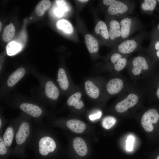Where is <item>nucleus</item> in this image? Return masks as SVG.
Listing matches in <instances>:
<instances>
[{
    "mask_svg": "<svg viewBox=\"0 0 159 159\" xmlns=\"http://www.w3.org/2000/svg\"><path fill=\"white\" fill-rule=\"evenodd\" d=\"M132 65L130 73L135 78L141 77L146 74L150 75L154 72L151 70L146 59L142 56L134 58L132 60Z\"/></svg>",
    "mask_w": 159,
    "mask_h": 159,
    "instance_id": "nucleus-1",
    "label": "nucleus"
},
{
    "mask_svg": "<svg viewBox=\"0 0 159 159\" xmlns=\"http://www.w3.org/2000/svg\"><path fill=\"white\" fill-rule=\"evenodd\" d=\"M56 147L55 142L53 139L48 136H43L38 143V155L42 158L46 159L50 154L54 151Z\"/></svg>",
    "mask_w": 159,
    "mask_h": 159,
    "instance_id": "nucleus-2",
    "label": "nucleus"
},
{
    "mask_svg": "<svg viewBox=\"0 0 159 159\" xmlns=\"http://www.w3.org/2000/svg\"><path fill=\"white\" fill-rule=\"evenodd\" d=\"M159 119V113L154 108L150 109L143 114L141 119V125L144 130L150 132L154 129L153 124L156 123Z\"/></svg>",
    "mask_w": 159,
    "mask_h": 159,
    "instance_id": "nucleus-3",
    "label": "nucleus"
},
{
    "mask_svg": "<svg viewBox=\"0 0 159 159\" xmlns=\"http://www.w3.org/2000/svg\"><path fill=\"white\" fill-rule=\"evenodd\" d=\"M122 100L116 105L115 109L119 113L125 112L130 108L135 106L139 100V95L134 92L128 94Z\"/></svg>",
    "mask_w": 159,
    "mask_h": 159,
    "instance_id": "nucleus-4",
    "label": "nucleus"
},
{
    "mask_svg": "<svg viewBox=\"0 0 159 159\" xmlns=\"http://www.w3.org/2000/svg\"><path fill=\"white\" fill-rule=\"evenodd\" d=\"M30 127L27 122H22L19 125L15 135V140L17 145L20 146L24 144L30 133Z\"/></svg>",
    "mask_w": 159,
    "mask_h": 159,
    "instance_id": "nucleus-5",
    "label": "nucleus"
},
{
    "mask_svg": "<svg viewBox=\"0 0 159 159\" xmlns=\"http://www.w3.org/2000/svg\"><path fill=\"white\" fill-rule=\"evenodd\" d=\"M125 85V82L123 80L120 78H114L110 80L107 83L106 90L110 95H116L123 90Z\"/></svg>",
    "mask_w": 159,
    "mask_h": 159,
    "instance_id": "nucleus-6",
    "label": "nucleus"
},
{
    "mask_svg": "<svg viewBox=\"0 0 159 159\" xmlns=\"http://www.w3.org/2000/svg\"><path fill=\"white\" fill-rule=\"evenodd\" d=\"M20 107L25 113L34 117H39L42 112L40 107L32 104L23 103L20 105Z\"/></svg>",
    "mask_w": 159,
    "mask_h": 159,
    "instance_id": "nucleus-7",
    "label": "nucleus"
},
{
    "mask_svg": "<svg viewBox=\"0 0 159 159\" xmlns=\"http://www.w3.org/2000/svg\"><path fill=\"white\" fill-rule=\"evenodd\" d=\"M150 76L151 77L150 85V96L159 100V72L154 71Z\"/></svg>",
    "mask_w": 159,
    "mask_h": 159,
    "instance_id": "nucleus-8",
    "label": "nucleus"
},
{
    "mask_svg": "<svg viewBox=\"0 0 159 159\" xmlns=\"http://www.w3.org/2000/svg\"><path fill=\"white\" fill-rule=\"evenodd\" d=\"M110 59L111 62L114 64L115 69L117 72L122 70L127 65V59L123 57L120 53L113 54L111 56Z\"/></svg>",
    "mask_w": 159,
    "mask_h": 159,
    "instance_id": "nucleus-9",
    "label": "nucleus"
},
{
    "mask_svg": "<svg viewBox=\"0 0 159 159\" xmlns=\"http://www.w3.org/2000/svg\"><path fill=\"white\" fill-rule=\"evenodd\" d=\"M137 46V43L133 39L127 40L119 44L118 49L121 54H128L134 51Z\"/></svg>",
    "mask_w": 159,
    "mask_h": 159,
    "instance_id": "nucleus-10",
    "label": "nucleus"
},
{
    "mask_svg": "<svg viewBox=\"0 0 159 159\" xmlns=\"http://www.w3.org/2000/svg\"><path fill=\"white\" fill-rule=\"evenodd\" d=\"M128 9L127 6L122 1L115 0L109 6L107 11L110 14L114 15L123 14L127 11Z\"/></svg>",
    "mask_w": 159,
    "mask_h": 159,
    "instance_id": "nucleus-11",
    "label": "nucleus"
},
{
    "mask_svg": "<svg viewBox=\"0 0 159 159\" xmlns=\"http://www.w3.org/2000/svg\"><path fill=\"white\" fill-rule=\"evenodd\" d=\"M73 146L75 151L79 155L84 156L87 153L88 150L86 144L81 138L77 137L74 139Z\"/></svg>",
    "mask_w": 159,
    "mask_h": 159,
    "instance_id": "nucleus-12",
    "label": "nucleus"
},
{
    "mask_svg": "<svg viewBox=\"0 0 159 159\" xmlns=\"http://www.w3.org/2000/svg\"><path fill=\"white\" fill-rule=\"evenodd\" d=\"M66 124L69 128L77 133L83 132L86 127V125L83 122L77 119L69 120Z\"/></svg>",
    "mask_w": 159,
    "mask_h": 159,
    "instance_id": "nucleus-13",
    "label": "nucleus"
},
{
    "mask_svg": "<svg viewBox=\"0 0 159 159\" xmlns=\"http://www.w3.org/2000/svg\"><path fill=\"white\" fill-rule=\"evenodd\" d=\"M85 88L86 94L90 97L95 99L98 97L100 94L99 89L91 81L87 80L85 81Z\"/></svg>",
    "mask_w": 159,
    "mask_h": 159,
    "instance_id": "nucleus-14",
    "label": "nucleus"
},
{
    "mask_svg": "<svg viewBox=\"0 0 159 159\" xmlns=\"http://www.w3.org/2000/svg\"><path fill=\"white\" fill-rule=\"evenodd\" d=\"M45 92L47 96L52 100H57L59 95V90L53 82L50 81L47 82L45 85Z\"/></svg>",
    "mask_w": 159,
    "mask_h": 159,
    "instance_id": "nucleus-15",
    "label": "nucleus"
},
{
    "mask_svg": "<svg viewBox=\"0 0 159 159\" xmlns=\"http://www.w3.org/2000/svg\"><path fill=\"white\" fill-rule=\"evenodd\" d=\"M25 72V69L23 67L19 68L13 72L7 80L8 85L10 87L14 86L23 77Z\"/></svg>",
    "mask_w": 159,
    "mask_h": 159,
    "instance_id": "nucleus-16",
    "label": "nucleus"
},
{
    "mask_svg": "<svg viewBox=\"0 0 159 159\" xmlns=\"http://www.w3.org/2000/svg\"><path fill=\"white\" fill-rule=\"evenodd\" d=\"M81 96V93L79 92L73 94L68 99L67 104L74 106L77 109H81L84 106V102L80 100Z\"/></svg>",
    "mask_w": 159,
    "mask_h": 159,
    "instance_id": "nucleus-17",
    "label": "nucleus"
},
{
    "mask_svg": "<svg viewBox=\"0 0 159 159\" xmlns=\"http://www.w3.org/2000/svg\"><path fill=\"white\" fill-rule=\"evenodd\" d=\"M85 40L87 49L90 53L97 52L99 49V44L97 39L90 34H86Z\"/></svg>",
    "mask_w": 159,
    "mask_h": 159,
    "instance_id": "nucleus-18",
    "label": "nucleus"
},
{
    "mask_svg": "<svg viewBox=\"0 0 159 159\" xmlns=\"http://www.w3.org/2000/svg\"><path fill=\"white\" fill-rule=\"evenodd\" d=\"M121 37L126 39L129 36L132 24L131 19L129 17L123 18L120 22Z\"/></svg>",
    "mask_w": 159,
    "mask_h": 159,
    "instance_id": "nucleus-19",
    "label": "nucleus"
},
{
    "mask_svg": "<svg viewBox=\"0 0 159 159\" xmlns=\"http://www.w3.org/2000/svg\"><path fill=\"white\" fill-rule=\"evenodd\" d=\"M110 29L108 32L109 37L112 40L121 37L120 26L119 22L113 20L110 23Z\"/></svg>",
    "mask_w": 159,
    "mask_h": 159,
    "instance_id": "nucleus-20",
    "label": "nucleus"
},
{
    "mask_svg": "<svg viewBox=\"0 0 159 159\" xmlns=\"http://www.w3.org/2000/svg\"><path fill=\"white\" fill-rule=\"evenodd\" d=\"M57 76V81L58 82L61 89L64 90H67L69 87V83L66 73L63 69L60 68L58 69Z\"/></svg>",
    "mask_w": 159,
    "mask_h": 159,
    "instance_id": "nucleus-21",
    "label": "nucleus"
},
{
    "mask_svg": "<svg viewBox=\"0 0 159 159\" xmlns=\"http://www.w3.org/2000/svg\"><path fill=\"white\" fill-rule=\"evenodd\" d=\"M14 136V130L12 125H9L5 130L3 137L4 141L8 147H10L12 144Z\"/></svg>",
    "mask_w": 159,
    "mask_h": 159,
    "instance_id": "nucleus-22",
    "label": "nucleus"
},
{
    "mask_svg": "<svg viewBox=\"0 0 159 159\" xmlns=\"http://www.w3.org/2000/svg\"><path fill=\"white\" fill-rule=\"evenodd\" d=\"M15 33V29L12 23H10L5 27L2 35L3 40L6 42L10 41L13 37Z\"/></svg>",
    "mask_w": 159,
    "mask_h": 159,
    "instance_id": "nucleus-23",
    "label": "nucleus"
},
{
    "mask_svg": "<svg viewBox=\"0 0 159 159\" xmlns=\"http://www.w3.org/2000/svg\"><path fill=\"white\" fill-rule=\"evenodd\" d=\"M95 31L97 34H101L106 39H109V34L107 26L105 23L102 21H100L96 26Z\"/></svg>",
    "mask_w": 159,
    "mask_h": 159,
    "instance_id": "nucleus-24",
    "label": "nucleus"
},
{
    "mask_svg": "<svg viewBox=\"0 0 159 159\" xmlns=\"http://www.w3.org/2000/svg\"><path fill=\"white\" fill-rule=\"evenodd\" d=\"M57 26L58 29L67 34H71L73 32L72 25L69 22L65 19H63L58 21L57 23Z\"/></svg>",
    "mask_w": 159,
    "mask_h": 159,
    "instance_id": "nucleus-25",
    "label": "nucleus"
},
{
    "mask_svg": "<svg viewBox=\"0 0 159 159\" xmlns=\"http://www.w3.org/2000/svg\"><path fill=\"white\" fill-rule=\"evenodd\" d=\"M51 2L48 0H43L39 2L35 8L37 14L39 16H43L45 11L51 6Z\"/></svg>",
    "mask_w": 159,
    "mask_h": 159,
    "instance_id": "nucleus-26",
    "label": "nucleus"
},
{
    "mask_svg": "<svg viewBox=\"0 0 159 159\" xmlns=\"http://www.w3.org/2000/svg\"><path fill=\"white\" fill-rule=\"evenodd\" d=\"M21 45L16 42H10L7 45L6 50L8 55L12 56L19 52L21 49Z\"/></svg>",
    "mask_w": 159,
    "mask_h": 159,
    "instance_id": "nucleus-27",
    "label": "nucleus"
},
{
    "mask_svg": "<svg viewBox=\"0 0 159 159\" xmlns=\"http://www.w3.org/2000/svg\"><path fill=\"white\" fill-rule=\"evenodd\" d=\"M157 1L155 0H145L141 4V8L144 11H153L155 8Z\"/></svg>",
    "mask_w": 159,
    "mask_h": 159,
    "instance_id": "nucleus-28",
    "label": "nucleus"
},
{
    "mask_svg": "<svg viewBox=\"0 0 159 159\" xmlns=\"http://www.w3.org/2000/svg\"><path fill=\"white\" fill-rule=\"evenodd\" d=\"M116 122V120L115 117L112 116H108L103 119L102 125L104 128L108 129L112 127Z\"/></svg>",
    "mask_w": 159,
    "mask_h": 159,
    "instance_id": "nucleus-29",
    "label": "nucleus"
},
{
    "mask_svg": "<svg viewBox=\"0 0 159 159\" xmlns=\"http://www.w3.org/2000/svg\"><path fill=\"white\" fill-rule=\"evenodd\" d=\"M126 148L127 151H132L133 149V144L134 142V138L132 135L128 136L126 140Z\"/></svg>",
    "mask_w": 159,
    "mask_h": 159,
    "instance_id": "nucleus-30",
    "label": "nucleus"
},
{
    "mask_svg": "<svg viewBox=\"0 0 159 159\" xmlns=\"http://www.w3.org/2000/svg\"><path fill=\"white\" fill-rule=\"evenodd\" d=\"M55 2L58 7L62 9L64 12L67 11L69 10V7L66 1L63 0H56Z\"/></svg>",
    "mask_w": 159,
    "mask_h": 159,
    "instance_id": "nucleus-31",
    "label": "nucleus"
},
{
    "mask_svg": "<svg viewBox=\"0 0 159 159\" xmlns=\"http://www.w3.org/2000/svg\"><path fill=\"white\" fill-rule=\"evenodd\" d=\"M102 115V112L99 111L96 113L90 115L89 118L91 120L94 121L100 119Z\"/></svg>",
    "mask_w": 159,
    "mask_h": 159,
    "instance_id": "nucleus-32",
    "label": "nucleus"
},
{
    "mask_svg": "<svg viewBox=\"0 0 159 159\" xmlns=\"http://www.w3.org/2000/svg\"><path fill=\"white\" fill-rule=\"evenodd\" d=\"M54 12L55 14L59 17L62 16L65 12L62 9L58 7L55 9Z\"/></svg>",
    "mask_w": 159,
    "mask_h": 159,
    "instance_id": "nucleus-33",
    "label": "nucleus"
},
{
    "mask_svg": "<svg viewBox=\"0 0 159 159\" xmlns=\"http://www.w3.org/2000/svg\"><path fill=\"white\" fill-rule=\"evenodd\" d=\"M115 1V0H104L103 3L105 5L110 6Z\"/></svg>",
    "mask_w": 159,
    "mask_h": 159,
    "instance_id": "nucleus-34",
    "label": "nucleus"
},
{
    "mask_svg": "<svg viewBox=\"0 0 159 159\" xmlns=\"http://www.w3.org/2000/svg\"><path fill=\"white\" fill-rule=\"evenodd\" d=\"M155 48L157 50H159V41L157 42L155 44Z\"/></svg>",
    "mask_w": 159,
    "mask_h": 159,
    "instance_id": "nucleus-35",
    "label": "nucleus"
},
{
    "mask_svg": "<svg viewBox=\"0 0 159 159\" xmlns=\"http://www.w3.org/2000/svg\"><path fill=\"white\" fill-rule=\"evenodd\" d=\"M156 55L157 57L159 59V50L157 51L156 52Z\"/></svg>",
    "mask_w": 159,
    "mask_h": 159,
    "instance_id": "nucleus-36",
    "label": "nucleus"
},
{
    "mask_svg": "<svg viewBox=\"0 0 159 159\" xmlns=\"http://www.w3.org/2000/svg\"><path fill=\"white\" fill-rule=\"evenodd\" d=\"M78 1H79L80 2H87V1H88V0H78Z\"/></svg>",
    "mask_w": 159,
    "mask_h": 159,
    "instance_id": "nucleus-37",
    "label": "nucleus"
},
{
    "mask_svg": "<svg viewBox=\"0 0 159 159\" xmlns=\"http://www.w3.org/2000/svg\"><path fill=\"white\" fill-rule=\"evenodd\" d=\"M2 126V121L1 118L0 119V128L1 129Z\"/></svg>",
    "mask_w": 159,
    "mask_h": 159,
    "instance_id": "nucleus-38",
    "label": "nucleus"
},
{
    "mask_svg": "<svg viewBox=\"0 0 159 159\" xmlns=\"http://www.w3.org/2000/svg\"><path fill=\"white\" fill-rule=\"evenodd\" d=\"M2 26V24L1 22H0V30L1 31Z\"/></svg>",
    "mask_w": 159,
    "mask_h": 159,
    "instance_id": "nucleus-39",
    "label": "nucleus"
},
{
    "mask_svg": "<svg viewBox=\"0 0 159 159\" xmlns=\"http://www.w3.org/2000/svg\"><path fill=\"white\" fill-rule=\"evenodd\" d=\"M156 159H159V155L157 157Z\"/></svg>",
    "mask_w": 159,
    "mask_h": 159,
    "instance_id": "nucleus-40",
    "label": "nucleus"
},
{
    "mask_svg": "<svg viewBox=\"0 0 159 159\" xmlns=\"http://www.w3.org/2000/svg\"><path fill=\"white\" fill-rule=\"evenodd\" d=\"M158 29H159V24L158 25Z\"/></svg>",
    "mask_w": 159,
    "mask_h": 159,
    "instance_id": "nucleus-41",
    "label": "nucleus"
},
{
    "mask_svg": "<svg viewBox=\"0 0 159 159\" xmlns=\"http://www.w3.org/2000/svg\"><path fill=\"white\" fill-rule=\"evenodd\" d=\"M158 2H159V0H158Z\"/></svg>",
    "mask_w": 159,
    "mask_h": 159,
    "instance_id": "nucleus-42",
    "label": "nucleus"
}]
</instances>
